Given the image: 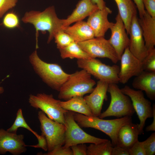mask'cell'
Returning <instances> with one entry per match:
<instances>
[{
    "label": "cell",
    "mask_w": 155,
    "mask_h": 155,
    "mask_svg": "<svg viewBox=\"0 0 155 155\" xmlns=\"http://www.w3.org/2000/svg\"><path fill=\"white\" fill-rule=\"evenodd\" d=\"M128 150L129 155H146L142 142L138 140Z\"/></svg>",
    "instance_id": "34"
},
{
    "label": "cell",
    "mask_w": 155,
    "mask_h": 155,
    "mask_svg": "<svg viewBox=\"0 0 155 155\" xmlns=\"http://www.w3.org/2000/svg\"><path fill=\"white\" fill-rule=\"evenodd\" d=\"M146 155L155 154V132L152 133L145 140L142 142Z\"/></svg>",
    "instance_id": "31"
},
{
    "label": "cell",
    "mask_w": 155,
    "mask_h": 155,
    "mask_svg": "<svg viewBox=\"0 0 155 155\" xmlns=\"http://www.w3.org/2000/svg\"><path fill=\"white\" fill-rule=\"evenodd\" d=\"M96 84L91 75L86 71L82 69L77 71L70 74L63 84L59 91L58 98L66 101L74 97H83L91 93Z\"/></svg>",
    "instance_id": "4"
},
{
    "label": "cell",
    "mask_w": 155,
    "mask_h": 155,
    "mask_svg": "<svg viewBox=\"0 0 155 155\" xmlns=\"http://www.w3.org/2000/svg\"><path fill=\"white\" fill-rule=\"evenodd\" d=\"M29 60L35 73L51 89L59 91L70 74L65 72L57 63H49L38 56L36 49L29 57Z\"/></svg>",
    "instance_id": "2"
},
{
    "label": "cell",
    "mask_w": 155,
    "mask_h": 155,
    "mask_svg": "<svg viewBox=\"0 0 155 155\" xmlns=\"http://www.w3.org/2000/svg\"><path fill=\"white\" fill-rule=\"evenodd\" d=\"M78 67L87 71L99 80L108 84L119 83V67L116 65H106L96 58L78 59L77 61Z\"/></svg>",
    "instance_id": "6"
},
{
    "label": "cell",
    "mask_w": 155,
    "mask_h": 155,
    "mask_svg": "<svg viewBox=\"0 0 155 155\" xmlns=\"http://www.w3.org/2000/svg\"><path fill=\"white\" fill-rule=\"evenodd\" d=\"M77 43L91 58H107L114 63H116L119 60L115 49L108 40L103 37H95Z\"/></svg>",
    "instance_id": "11"
},
{
    "label": "cell",
    "mask_w": 155,
    "mask_h": 155,
    "mask_svg": "<svg viewBox=\"0 0 155 155\" xmlns=\"http://www.w3.org/2000/svg\"><path fill=\"white\" fill-rule=\"evenodd\" d=\"M146 49L148 51L155 45V17L151 16L146 11L143 16L138 19Z\"/></svg>",
    "instance_id": "21"
},
{
    "label": "cell",
    "mask_w": 155,
    "mask_h": 155,
    "mask_svg": "<svg viewBox=\"0 0 155 155\" xmlns=\"http://www.w3.org/2000/svg\"><path fill=\"white\" fill-rule=\"evenodd\" d=\"M25 23L32 24L36 31V49L38 48V37L39 31L42 32L47 31L49 36L47 43L54 38L56 33L63 29V20L59 18L54 6L49 7L42 11H31L25 13L22 18Z\"/></svg>",
    "instance_id": "1"
},
{
    "label": "cell",
    "mask_w": 155,
    "mask_h": 155,
    "mask_svg": "<svg viewBox=\"0 0 155 155\" xmlns=\"http://www.w3.org/2000/svg\"><path fill=\"white\" fill-rule=\"evenodd\" d=\"M24 138L23 135L0 129V154L9 152L13 155H19L25 152L28 145L24 141Z\"/></svg>",
    "instance_id": "13"
},
{
    "label": "cell",
    "mask_w": 155,
    "mask_h": 155,
    "mask_svg": "<svg viewBox=\"0 0 155 155\" xmlns=\"http://www.w3.org/2000/svg\"><path fill=\"white\" fill-rule=\"evenodd\" d=\"M147 12L152 17H155V0H143Z\"/></svg>",
    "instance_id": "36"
},
{
    "label": "cell",
    "mask_w": 155,
    "mask_h": 155,
    "mask_svg": "<svg viewBox=\"0 0 155 155\" xmlns=\"http://www.w3.org/2000/svg\"><path fill=\"white\" fill-rule=\"evenodd\" d=\"M54 38L56 44L57 48L60 50L63 49L74 41L72 38L63 30L58 31L55 35Z\"/></svg>",
    "instance_id": "28"
},
{
    "label": "cell",
    "mask_w": 155,
    "mask_h": 155,
    "mask_svg": "<svg viewBox=\"0 0 155 155\" xmlns=\"http://www.w3.org/2000/svg\"><path fill=\"white\" fill-rule=\"evenodd\" d=\"M144 71L155 72V48L148 51L147 56L142 61Z\"/></svg>",
    "instance_id": "29"
},
{
    "label": "cell",
    "mask_w": 155,
    "mask_h": 155,
    "mask_svg": "<svg viewBox=\"0 0 155 155\" xmlns=\"http://www.w3.org/2000/svg\"><path fill=\"white\" fill-rule=\"evenodd\" d=\"M3 24L5 27L9 29L17 27L20 24L18 17L15 13L9 12L4 16L3 20Z\"/></svg>",
    "instance_id": "30"
},
{
    "label": "cell",
    "mask_w": 155,
    "mask_h": 155,
    "mask_svg": "<svg viewBox=\"0 0 155 155\" xmlns=\"http://www.w3.org/2000/svg\"><path fill=\"white\" fill-rule=\"evenodd\" d=\"M73 112L67 111L64 115L66 129L65 134L64 148L80 144H98L108 140L91 135L83 130L76 122L73 117Z\"/></svg>",
    "instance_id": "7"
},
{
    "label": "cell",
    "mask_w": 155,
    "mask_h": 155,
    "mask_svg": "<svg viewBox=\"0 0 155 155\" xmlns=\"http://www.w3.org/2000/svg\"><path fill=\"white\" fill-rule=\"evenodd\" d=\"M38 115L41 135L46 140L48 152L52 151L57 146H63L65 125L49 119L41 111L38 112Z\"/></svg>",
    "instance_id": "9"
},
{
    "label": "cell",
    "mask_w": 155,
    "mask_h": 155,
    "mask_svg": "<svg viewBox=\"0 0 155 155\" xmlns=\"http://www.w3.org/2000/svg\"><path fill=\"white\" fill-rule=\"evenodd\" d=\"M121 60L118 76L119 82L127 83L132 77L136 76L144 71L142 61L130 52L128 47L124 50Z\"/></svg>",
    "instance_id": "12"
},
{
    "label": "cell",
    "mask_w": 155,
    "mask_h": 155,
    "mask_svg": "<svg viewBox=\"0 0 155 155\" xmlns=\"http://www.w3.org/2000/svg\"><path fill=\"white\" fill-rule=\"evenodd\" d=\"M133 1L138 9L140 18H141L143 16L146 12L143 0H133Z\"/></svg>",
    "instance_id": "38"
},
{
    "label": "cell",
    "mask_w": 155,
    "mask_h": 155,
    "mask_svg": "<svg viewBox=\"0 0 155 155\" xmlns=\"http://www.w3.org/2000/svg\"><path fill=\"white\" fill-rule=\"evenodd\" d=\"M42 154L44 155H73L71 147L64 148L61 145L57 146L52 151Z\"/></svg>",
    "instance_id": "32"
},
{
    "label": "cell",
    "mask_w": 155,
    "mask_h": 155,
    "mask_svg": "<svg viewBox=\"0 0 155 155\" xmlns=\"http://www.w3.org/2000/svg\"><path fill=\"white\" fill-rule=\"evenodd\" d=\"M18 0H0V18L8 10L14 7Z\"/></svg>",
    "instance_id": "33"
},
{
    "label": "cell",
    "mask_w": 155,
    "mask_h": 155,
    "mask_svg": "<svg viewBox=\"0 0 155 155\" xmlns=\"http://www.w3.org/2000/svg\"><path fill=\"white\" fill-rule=\"evenodd\" d=\"M138 124L132 122L122 126L119 129L117 136V145L128 150L138 140L140 135Z\"/></svg>",
    "instance_id": "18"
},
{
    "label": "cell",
    "mask_w": 155,
    "mask_h": 155,
    "mask_svg": "<svg viewBox=\"0 0 155 155\" xmlns=\"http://www.w3.org/2000/svg\"><path fill=\"white\" fill-rule=\"evenodd\" d=\"M63 30L77 42L84 41L95 37L94 33L87 22L81 21L73 25L63 27Z\"/></svg>",
    "instance_id": "22"
},
{
    "label": "cell",
    "mask_w": 155,
    "mask_h": 155,
    "mask_svg": "<svg viewBox=\"0 0 155 155\" xmlns=\"http://www.w3.org/2000/svg\"><path fill=\"white\" fill-rule=\"evenodd\" d=\"M19 127L25 128L31 132L36 137L38 143H41L45 140L44 136L42 135H38L28 124L24 118L21 108L18 110L16 117L13 124L7 130L10 132L17 133V131Z\"/></svg>",
    "instance_id": "26"
},
{
    "label": "cell",
    "mask_w": 155,
    "mask_h": 155,
    "mask_svg": "<svg viewBox=\"0 0 155 155\" xmlns=\"http://www.w3.org/2000/svg\"><path fill=\"white\" fill-rule=\"evenodd\" d=\"M152 108L153 111V121L151 125L148 126L146 127V131L147 132L155 131V105L154 104H153L152 105Z\"/></svg>",
    "instance_id": "39"
},
{
    "label": "cell",
    "mask_w": 155,
    "mask_h": 155,
    "mask_svg": "<svg viewBox=\"0 0 155 155\" xmlns=\"http://www.w3.org/2000/svg\"><path fill=\"white\" fill-rule=\"evenodd\" d=\"M115 19L116 22L113 23L110 28L111 35L108 40L120 60L125 50L129 46V38L123 21L118 13Z\"/></svg>",
    "instance_id": "15"
},
{
    "label": "cell",
    "mask_w": 155,
    "mask_h": 155,
    "mask_svg": "<svg viewBox=\"0 0 155 155\" xmlns=\"http://www.w3.org/2000/svg\"><path fill=\"white\" fill-rule=\"evenodd\" d=\"M4 91V90L3 87L0 86V94L3 93Z\"/></svg>",
    "instance_id": "41"
},
{
    "label": "cell",
    "mask_w": 155,
    "mask_h": 155,
    "mask_svg": "<svg viewBox=\"0 0 155 155\" xmlns=\"http://www.w3.org/2000/svg\"><path fill=\"white\" fill-rule=\"evenodd\" d=\"M132 86L139 90L145 91L147 96L155 99V72L143 71L134 79Z\"/></svg>",
    "instance_id": "20"
},
{
    "label": "cell",
    "mask_w": 155,
    "mask_h": 155,
    "mask_svg": "<svg viewBox=\"0 0 155 155\" xmlns=\"http://www.w3.org/2000/svg\"><path fill=\"white\" fill-rule=\"evenodd\" d=\"M129 43L130 52L135 57L142 61L148 54L137 14L133 17L130 27Z\"/></svg>",
    "instance_id": "14"
},
{
    "label": "cell",
    "mask_w": 155,
    "mask_h": 155,
    "mask_svg": "<svg viewBox=\"0 0 155 155\" xmlns=\"http://www.w3.org/2000/svg\"><path fill=\"white\" fill-rule=\"evenodd\" d=\"M59 101L54 98L52 94L43 93L36 95L30 94L28 98L30 106L36 109H40L49 119L65 125L64 115L68 111L59 105Z\"/></svg>",
    "instance_id": "8"
},
{
    "label": "cell",
    "mask_w": 155,
    "mask_h": 155,
    "mask_svg": "<svg viewBox=\"0 0 155 155\" xmlns=\"http://www.w3.org/2000/svg\"><path fill=\"white\" fill-rule=\"evenodd\" d=\"M119 13L124 23L127 34H129L130 26L133 16L137 14V7L132 0H114Z\"/></svg>",
    "instance_id": "23"
},
{
    "label": "cell",
    "mask_w": 155,
    "mask_h": 155,
    "mask_svg": "<svg viewBox=\"0 0 155 155\" xmlns=\"http://www.w3.org/2000/svg\"><path fill=\"white\" fill-rule=\"evenodd\" d=\"M73 117L81 127L93 128L106 134L111 139L113 147L117 145V136L119 128L123 125L132 122L130 116L106 120L98 117L88 116L74 112Z\"/></svg>",
    "instance_id": "3"
},
{
    "label": "cell",
    "mask_w": 155,
    "mask_h": 155,
    "mask_svg": "<svg viewBox=\"0 0 155 155\" xmlns=\"http://www.w3.org/2000/svg\"><path fill=\"white\" fill-rule=\"evenodd\" d=\"M107 92L111 97L110 104L106 110L101 113L99 118L111 116L120 118L133 115L135 111L130 98L122 92L117 84H109Z\"/></svg>",
    "instance_id": "5"
},
{
    "label": "cell",
    "mask_w": 155,
    "mask_h": 155,
    "mask_svg": "<svg viewBox=\"0 0 155 155\" xmlns=\"http://www.w3.org/2000/svg\"><path fill=\"white\" fill-rule=\"evenodd\" d=\"M59 104L66 110L80 113L88 116H93L83 97H74L64 101L60 100Z\"/></svg>",
    "instance_id": "24"
},
{
    "label": "cell",
    "mask_w": 155,
    "mask_h": 155,
    "mask_svg": "<svg viewBox=\"0 0 155 155\" xmlns=\"http://www.w3.org/2000/svg\"><path fill=\"white\" fill-rule=\"evenodd\" d=\"M98 9L97 6L93 3L91 0H80L71 14L66 19H63V27L82 21Z\"/></svg>",
    "instance_id": "19"
},
{
    "label": "cell",
    "mask_w": 155,
    "mask_h": 155,
    "mask_svg": "<svg viewBox=\"0 0 155 155\" xmlns=\"http://www.w3.org/2000/svg\"><path fill=\"white\" fill-rule=\"evenodd\" d=\"M87 147L85 144H80L72 146L73 155H87Z\"/></svg>",
    "instance_id": "35"
},
{
    "label": "cell",
    "mask_w": 155,
    "mask_h": 155,
    "mask_svg": "<svg viewBox=\"0 0 155 155\" xmlns=\"http://www.w3.org/2000/svg\"><path fill=\"white\" fill-rule=\"evenodd\" d=\"M112 12L111 10L106 6L102 9H98L88 16L86 22L93 30L95 37H104L113 24L108 18Z\"/></svg>",
    "instance_id": "17"
},
{
    "label": "cell",
    "mask_w": 155,
    "mask_h": 155,
    "mask_svg": "<svg viewBox=\"0 0 155 155\" xmlns=\"http://www.w3.org/2000/svg\"><path fill=\"white\" fill-rule=\"evenodd\" d=\"M59 50L61 57L62 59L69 58L78 59L91 58L75 41L67 46Z\"/></svg>",
    "instance_id": "25"
},
{
    "label": "cell",
    "mask_w": 155,
    "mask_h": 155,
    "mask_svg": "<svg viewBox=\"0 0 155 155\" xmlns=\"http://www.w3.org/2000/svg\"><path fill=\"white\" fill-rule=\"evenodd\" d=\"M112 148L109 140L98 144L91 143L87 147V155H111Z\"/></svg>",
    "instance_id": "27"
},
{
    "label": "cell",
    "mask_w": 155,
    "mask_h": 155,
    "mask_svg": "<svg viewBox=\"0 0 155 155\" xmlns=\"http://www.w3.org/2000/svg\"><path fill=\"white\" fill-rule=\"evenodd\" d=\"M111 155H129L128 150L117 146L113 147Z\"/></svg>",
    "instance_id": "37"
},
{
    "label": "cell",
    "mask_w": 155,
    "mask_h": 155,
    "mask_svg": "<svg viewBox=\"0 0 155 155\" xmlns=\"http://www.w3.org/2000/svg\"><path fill=\"white\" fill-rule=\"evenodd\" d=\"M91 1L93 3L97 6L99 9H102L106 7V3L104 0H91Z\"/></svg>",
    "instance_id": "40"
},
{
    "label": "cell",
    "mask_w": 155,
    "mask_h": 155,
    "mask_svg": "<svg viewBox=\"0 0 155 155\" xmlns=\"http://www.w3.org/2000/svg\"><path fill=\"white\" fill-rule=\"evenodd\" d=\"M109 84L99 80L91 94L84 97L94 116L99 117L101 113L104 101L107 99L106 94Z\"/></svg>",
    "instance_id": "16"
},
{
    "label": "cell",
    "mask_w": 155,
    "mask_h": 155,
    "mask_svg": "<svg viewBox=\"0 0 155 155\" xmlns=\"http://www.w3.org/2000/svg\"><path fill=\"white\" fill-rule=\"evenodd\" d=\"M121 89L124 94L129 97L131 101L135 111L140 120L138 127L141 134L143 133L146 119L153 117L151 103L144 97L142 90H135L127 85Z\"/></svg>",
    "instance_id": "10"
}]
</instances>
